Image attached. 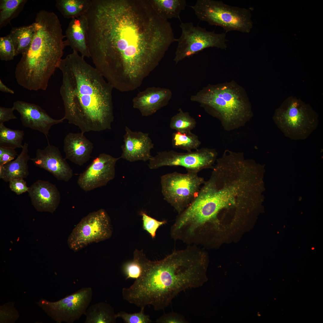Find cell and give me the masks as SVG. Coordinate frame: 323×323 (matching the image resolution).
<instances>
[{
  "instance_id": "cell-1",
  "label": "cell",
  "mask_w": 323,
  "mask_h": 323,
  "mask_svg": "<svg viewBox=\"0 0 323 323\" xmlns=\"http://www.w3.org/2000/svg\"><path fill=\"white\" fill-rule=\"evenodd\" d=\"M95 67L108 81L133 83L155 67L173 42L170 23L152 8L123 0H93L86 14Z\"/></svg>"
},
{
  "instance_id": "cell-2",
  "label": "cell",
  "mask_w": 323,
  "mask_h": 323,
  "mask_svg": "<svg viewBox=\"0 0 323 323\" xmlns=\"http://www.w3.org/2000/svg\"><path fill=\"white\" fill-rule=\"evenodd\" d=\"M58 68L63 75L60 92L65 119L83 133L111 129L112 86L76 51L62 59Z\"/></svg>"
},
{
  "instance_id": "cell-3",
  "label": "cell",
  "mask_w": 323,
  "mask_h": 323,
  "mask_svg": "<svg viewBox=\"0 0 323 323\" xmlns=\"http://www.w3.org/2000/svg\"><path fill=\"white\" fill-rule=\"evenodd\" d=\"M205 253L198 246L188 245L162 259H147L139 278L145 295L164 310L179 293L201 286L206 281Z\"/></svg>"
},
{
  "instance_id": "cell-4",
  "label": "cell",
  "mask_w": 323,
  "mask_h": 323,
  "mask_svg": "<svg viewBox=\"0 0 323 323\" xmlns=\"http://www.w3.org/2000/svg\"><path fill=\"white\" fill-rule=\"evenodd\" d=\"M35 32L28 50L22 54L15 74L18 84L29 90H45L58 68L65 46L56 14L42 10L37 13Z\"/></svg>"
},
{
  "instance_id": "cell-5",
  "label": "cell",
  "mask_w": 323,
  "mask_h": 323,
  "mask_svg": "<svg viewBox=\"0 0 323 323\" xmlns=\"http://www.w3.org/2000/svg\"><path fill=\"white\" fill-rule=\"evenodd\" d=\"M217 118L229 131L244 126L253 116L252 106L244 89L234 81L209 85L191 98Z\"/></svg>"
},
{
  "instance_id": "cell-6",
  "label": "cell",
  "mask_w": 323,
  "mask_h": 323,
  "mask_svg": "<svg viewBox=\"0 0 323 323\" xmlns=\"http://www.w3.org/2000/svg\"><path fill=\"white\" fill-rule=\"evenodd\" d=\"M318 118L310 105L290 96L276 109L273 119L285 136L298 140L307 138L316 129Z\"/></svg>"
},
{
  "instance_id": "cell-7",
  "label": "cell",
  "mask_w": 323,
  "mask_h": 323,
  "mask_svg": "<svg viewBox=\"0 0 323 323\" xmlns=\"http://www.w3.org/2000/svg\"><path fill=\"white\" fill-rule=\"evenodd\" d=\"M190 7L200 20L220 26L226 32L235 31L248 33L252 27L250 10L245 8L214 0H197Z\"/></svg>"
},
{
  "instance_id": "cell-8",
  "label": "cell",
  "mask_w": 323,
  "mask_h": 323,
  "mask_svg": "<svg viewBox=\"0 0 323 323\" xmlns=\"http://www.w3.org/2000/svg\"><path fill=\"white\" fill-rule=\"evenodd\" d=\"M198 173L174 172L161 177L162 192L164 199L179 214L194 200L205 181Z\"/></svg>"
},
{
  "instance_id": "cell-9",
  "label": "cell",
  "mask_w": 323,
  "mask_h": 323,
  "mask_svg": "<svg viewBox=\"0 0 323 323\" xmlns=\"http://www.w3.org/2000/svg\"><path fill=\"white\" fill-rule=\"evenodd\" d=\"M179 26L181 34L177 39L178 45L174 60L176 64L209 48L216 47L222 49L227 48L225 33H216L207 31L205 28L194 26L192 22L182 21Z\"/></svg>"
},
{
  "instance_id": "cell-10",
  "label": "cell",
  "mask_w": 323,
  "mask_h": 323,
  "mask_svg": "<svg viewBox=\"0 0 323 323\" xmlns=\"http://www.w3.org/2000/svg\"><path fill=\"white\" fill-rule=\"evenodd\" d=\"M112 233L110 217L101 208L81 219L69 236L68 244L70 249L76 252L91 243L109 238Z\"/></svg>"
},
{
  "instance_id": "cell-11",
  "label": "cell",
  "mask_w": 323,
  "mask_h": 323,
  "mask_svg": "<svg viewBox=\"0 0 323 323\" xmlns=\"http://www.w3.org/2000/svg\"><path fill=\"white\" fill-rule=\"evenodd\" d=\"M93 295L92 288L84 287L56 301L41 298L37 303L57 323H73L85 315Z\"/></svg>"
},
{
  "instance_id": "cell-12",
  "label": "cell",
  "mask_w": 323,
  "mask_h": 323,
  "mask_svg": "<svg viewBox=\"0 0 323 323\" xmlns=\"http://www.w3.org/2000/svg\"><path fill=\"white\" fill-rule=\"evenodd\" d=\"M217 156L215 149L207 148L186 153L165 150L152 156L148 166L151 169L164 166H180L185 168L187 171L198 173L205 169L213 168Z\"/></svg>"
},
{
  "instance_id": "cell-13",
  "label": "cell",
  "mask_w": 323,
  "mask_h": 323,
  "mask_svg": "<svg viewBox=\"0 0 323 323\" xmlns=\"http://www.w3.org/2000/svg\"><path fill=\"white\" fill-rule=\"evenodd\" d=\"M121 157L101 153L79 176L77 184L86 192L106 185L115 176V166Z\"/></svg>"
},
{
  "instance_id": "cell-14",
  "label": "cell",
  "mask_w": 323,
  "mask_h": 323,
  "mask_svg": "<svg viewBox=\"0 0 323 323\" xmlns=\"http://www.w3.org/2000/svg\"><path fill=\"white\" fill-rule=\"evenodd\" d=\"M12 107L19 114L22 125L42 133L48 143V135L51 127L63 122L65 119L64 117L59 119H54L39 106L23 101L14 102Z\"/></svg>"
},
{
  "instance_id": "cell-15",
  "label": "cell",
  "mask_w": 323,
  "mask_h": 323,
  "mask_svg": "<svg viewBox=\"0 0 323 323\" xmlns=\"http://www.w3.org/2000/svg\"><path fill=\"white\" fill-rule=\"evenodd\" d=\"M66 159L58 147L49 144L43 149H37L36 156L30 159L35 165L50 173L58 180L67 182L73 172Z\"/></svg>"
},
{
  "instance_id": "cell-16",
  "label": "cell",
  "mask_w": 323,
  "mask_h": 323,
  "mask_svg": "<svg viewBox=\"0 0 323 323\" xmlns=\"http://www.w3.org/2000/svg\"><path fill=\"white\" fill-rule=\"evenodd\" d=\"M125 131L121 158L130 162L149 161L152 156L151 151L154 147L149 133L132 131L127 126Z\"/></svg>"
},
{
  "instance_id": "cell-17",
  "label": "cell",
  "mask_w": 323,
  "mask_h": 323,
  "mask_svg": "<svg viewBox=\"0 0 323 323\" xmlns=\"http://www.w3.org/2000/svg\"><path fill=\"white\" fill-rule=\"evenodd\" d=\"M32 204L37 211L53 213L60 203V192L55 185L47 181L38 180L28 191Z\"/></svg>"
},
{
  "instance_id": "cell-18",
  "label": "cell",
  "mask_w": 323,
  "mask_h": 323,
  "mask_svg": "<svg viewBox=\"0 0 323 323\" xmlns=\"http://www.w3.org/2000/svg\"><path fill=\"white\" fill-rule=\"evenodd\" d=\"M171 95L170 91L167 89L148 88L133 98V106L139 110L142 116H149L166 105Z\"/></svg>"
},
{
  "instance_id": "cell-19",
  "label": "cell",
  "mask_w": 323,
  "mask_h": 323,
  "mask_svg": "<svg viewBox=\"0 0 323 323\" xmlns=\"http://www.w3.org/2000/svg\"><path fill=\"white\" fill-rule=\"evenodd\" d=\"M63 142L66 159L79 166L83 165L90 159L93 144L83 133H69L65 137Z\"/></svg>"
},
{
  "instance_id": "cell-20",
  "label": "cell",
  "mask_w": 323,
  "mask_h": 323,
  "mask_svg": "<svg viewBox=\"0 0 323 323\" xmlns=\"http://www.w3.org/2000/svg\"><path fill=\"white\" fill-rule=\"evenodd\" d=\"M88 22L86 15L71 19L65 32V46L84 57L90 58L88 45Z\"/></svg>"
},
{
  "instance_id": "cell-21",
  "label": "cell",
  "mask_w": 323,
  "mask_h": 323,
  "mask_svg": "<svg viewBox=\"0 0 323 323\" xmlns=\"http://www.w3.org/2000/svg\"><path fill=\"white\" fill-rule=\"evenodd\" d=\"M28 144L25 143L20 153L15 159L3 165H0V178L6 182L17 179L26 178L29 174L28 162Z\"/></svg>"
},
{
  "instance_id": "cell-22",
  "label": "cell",
  "mask_w": 323,
  "mask_h": 323,
  "mask_svg": "<svg viewBox=\"0 0 323 323\" xmlns=\"http://www.w3.org/2000/svg\"><path fill=\"white\" fill-rule=\"evenodd\" d=\"M35 32V22L28 26L13 28L9 35L14 45L15 55L22 54L30 47Z\"/></svg>"
},
{
  "instance_id": "cell-23",
  "label": "cell",
  "mask_w": 323,
  "mask_h": 323,
  "mask_svg": "<svg viewBox=\"0 0 323 323\" xmlns=\"http://www.w3.org/2000/svg\"><path fill=\"white\" fill-rule=\"evenodd\" d=\"M113 308L109 304L100 302L88 307L84 315L85 323H114L117 318Z\"/></svg>"
},
{
  "instance_id": "cell-24",
  "label": "cell",
  "mask_w": 323,
  "mask_h": 323,
  "mask_svg": "<svg viewBox=\"0 0 323 323\" xmlns=\"http://www.w3.org/2000/svg\"><path fill=\"white\" fill-rule=\"evenodd\" d=\"M151 5L157 14L163 19L167 20L173 18L181 22L180 13L187 6L185 0H154Z\"/></svg>"
},
{
  "instance_id": "cell-25",
  "label": "cell",
  "mask_w": 323,
  "mask_h": 323,
  "mask_svg": "<svg viewBox=\"0 0 323 323\" xmlns=\"http://www.w3.org/2000/svg\"><path fill=\"white\" fill-rule=\"evenodd\" d=\"M92 0H57L55 6L64 17L72 19L86 15Z\"/></svg>"
},
{
  "instance_id": "cell-26",
  "label": "cell",
  "mask_w": 323,
  "mask_h": 323,
  "mask_svg": "<svg viewBox=\"0 0 323 323\" xmlns=\"http://www.w3.org/2000/svg\"><path fill=\"white\" fill-rule=\"evenodd\" d=\"M27 1V0H0V28L18 16Z\"/></svg>"
},
{
  "instance_id": "cell-27",
  "label": "cell",
  "mask_w": 323,
  "mask_h": 323,
  "mask_svg": "<svg viewBox=\"0 0 323 323\" xmlns=\"http://www.w3.org/2000/svg\"><path fill=\"white\" fill-rule=\"evenodd\" d=\"M201 144L198 137L191 131L185 133L176 131L172 135V146L176 148L190 152L198 149Z\"/></svg>"
},
{
  "instance_id": "cell-28",
  "label": "cell",
  "mask_w": 323,
  "mask_h": 323,
  "mask_svg": "<svg viewBox=\"0 0 323 323\" xmlns=\"http://www.w3.org/2000/svg\"><path fill=\"white\" fill-rule=\"evenodd\" d=\"M24 135L23 130L12 129L4 124H0V146L22 149Z\"/></svg>"
},
{
  "instance_id": "cell-29",
  "label": "cell",
  "mask_w": 323,
  "mask_h": 323,
  "mask_svg": "<svg viewBox=\"0 0 323 323\" xmlns=\"http://www.w3.org/2000/svg\"><path fill=\"white\" fill-rule=\"evenodd\" d=\"M196 121L188 112L180 109L171 118L170 127L177 132L185 133L191 132L196 126Z\"/></svg>"
},
{
  "instance_id": "cell-30",
  "label": "cell",
  "mask_w": 323,
  "mask_h": 323,
  "mask_svg": "<svg viewBox=\"0 0 323 323\" xmlns=\"http://www.w3.org/2000/svg\"><path fill=\"white\" fill-rule=\"evenodd\" d=\"M140 254V251L136 249L134 252L133 260L123 265V270L126 276V280L130 278L136 279L141 275L143 268Z\"/></svg>"
},
{
  "instance_id": "cell-31",
  "label": "cell",
  "mask_w": 323,
  "mask_h": 323,
  "mask_svg": "<svg viewBox=\"0 0 323 323\" xmlns=\"http://www.w3.org/2000/svg\"><path fill=\"white\" fill-rule=\"evenodd\" d=\"M144 308H141L138 313H129L121 311L116 314V317L121 318L125 323H150L152 321L150 316L144 313Z\"/></svg>"
},
{
  "instance_id": "cell-32",
  "label": "cell",
  "mask_w": 323,
  "mask_h": 323,
  "mask_svg": "<svg viewBox=\"0 0 323 323\" xmlns=\"http://www.w3.org/2000/svg\"><path fill=\"white\" fill-rule=\"evenodd\" d=\"M15 50L12 40L9 34L0 38V58L5 61L13 60L15 56Z\"/></svg>"
},
{
  "instance_id": "cell-33",
  "label": "cell",
  "mask_w": 323,
  "mask_h": 323,
  "mask_svg": "<svg viewBox=\"0 0 323 323\" xmlns=\"http://www.w3.org/2000/svg\"><path fill=\"white\" fill-rule=\"evenodd\" d=\"M140 214L142 216L143 229L150 234L153 239L155 238L157 229L160 226L166 224L167 221L165 220H158L144 211H141Z\"/></svg>"
},
{
  "instance_id": "cell-34",
  "label": "cell",
  "mask_w": 323,
  "mask_h": 323,
  "mask_svg": "<svg viewBox=\"0 0 323 323\" xmlns=\"http://www.w3.org/2000/svg\"><path fill=\"white\" fill-rule=\"evenodd\" d=\"M18 312L11 303L1 306L0 323H14L18 318Z\"/></svg>"
},
{
  "instance_id": "cell-35",
  "label": "cell",
  "mask_w": 323,
  "mask_h": 323,
  "mask_svg": "<svg viewBox=\"0 0 323 323\" xmlns=\"http://www.w3.org/2000/svg\"><path fill=\"white\" fill-rule=\"evenodd\" d=\"M158 323H186L188 322L184 316L173 312L164 313L156 321Z\"/></svg>"
},
{
  "instance_id": "cell-36",
  "label": "cell",
  "mask_w": 323,
  "mask_h": 323,
  "mask_svg": "<svg viewBox=\"0 0 323 323\" xmlns=\"http://www.w3.org/2000/svg\"><path fill=\"white\" fill-rule=\"evenodd\" d=\"M18 156L15 149L0 146V165H3L14 160Z\"/></svg>"
},
{
  "instance_id": "cell-37",
  "label": "cell",
  "mask_w": 323,
  "mask_h": 323,
  "mask_svg": "<svg viewBox=\"0 0 323 323\" xmlns=\"http://www.w3.org/2000/svg\"><path fill=\"white\" fill-rule=\"evenodd\" d=\"M9 182L10 189L18 195L28 191L29 187L27 186L26 182L23 179H15L11 180Z\"/></svg>"
},
{
  "instance_id": "cell-38",
  "label": "cell",
  "mask_w": 323,
  "mask_h": 323,
  "mask_svg": "<svg viewBox=\"0 0 323 323\" xmlns=\"http://www.w3.org/2000/svg\"><path fill=\"white\" fill-rule=\"evenodd\" d=\"M13 108L0 107V124H4L12 119H16L17 117L14 115Z\"/></svg>"
},
{
  "instance_id": "cell-39",
  "label": "cell",
  "mask_w": 323,
  "mask_h": 323,
  "mask_svg": "<svg viewBox=\"0 0 323 323\" xmlns=\"http://www.w3.org/2000/svg\"><path fill=\"white\" fill-rule=\"evenodd\" d=\"M0 91L2 92L9 93L11 94L14 93V91L5 85L0 80Z\"/></svg>"
}]
</instances>
